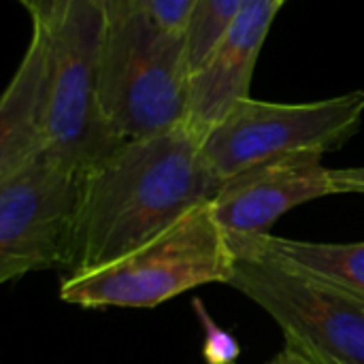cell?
<instances>
[{
    "label": "cell",
    "instance_id": "9a60e30c",
    "mask_svg": "<svg viewBox=\"0 0 364 364\" xmlns=\"http://www.w3.org/2000/svg\"><path fill=\"white\" fill-rule=\"evenodd\" d=\"M17 2L28 11L32 23H38V21L51 19L58 11H62L73 0H17ZM90 2H96L105 11V15H107V13H113V11H119V9L130 6L136 0H90Z\"/></svg>",
    "mask_w": 364,
    "mask_h": 364
},
{
    "label": "cell",
    "instance_id": "6da1fadb",
    "mask_svg": "<svg viewBox=\"0 0 364 364\" xmlns=\"http://www.w3.org/2000/svg\"><path fill=\"white\" fill-rule=\"evenodd\" d=\"M222 179L183 124L126 141L81 175L64 275L105 267L215 198Z\"/></svg>",
    "mask_w": 364,
    "mask_h": 364
},
{
    "label": "cell",
    "instance_id": "52a82bcc",
    "mask_svg": "<svg viewBox=\"0 0 364 364\" xmlns=\"http://www.w3.org/2000/svg\"><path fill=\"white\" fill-rule=\"evenodd\" d=\"M81 175L41 156L0 177V282L66 269Z\"/></svg>",
    "mask_w": 364,
    "mask_h": 364
},
{
    "label": "cell",
    "instance_id": "7c38bea8",
    "mask_svg": "<svg viewBox=\"0 0 364 364\" xmlns=\"http://www.w3.org/2000/svg\"><path fill=\"white\" fill-rule=\"evenodd\" d=\"M245 0H198L186 28V53L190 75L207 60Z\"/></svg>",
    "mask_w": 364,
    "mask_h": 364
},
{
    "label": "cell",
    "instance_id": "9c48e42d",
    "mask_svg": "<svg viewBox=\"0 0 364 364\" xmlns=\"http://www.w3.org/2000/svg\"><path fill=\"white\" fill-rule=\"evenodd\" d=\"M284 0H245L207 60L190 75L186 126L203 139L245 98L260 49Z\"/></svg>",
    "mask_w": 364,
    "mask_h": 364
},
{
    "label": "cell",
    "instance_id": "8fae6325",
    "mask_svg": "<svg viewBox=\"0 0 364 364\" xmlns=\"http://www.w3.org/2000/svg\"><path fill=\"white\" fill-rule=\"evenodd\" d=\"M235 254L264 256L301 273L328 282L364 301V241L358 243H314L275 237L271 232L256 237L228 239Z\"/></svg>",
    "mask_w": 364,
    "mask_h": 364
},
{
    "label": "cell",
    "instance_id": "5bb4252c",
    "mask_svg": "<svg viewBox=\"0 0 364 364\" xmlns=\"http://www.w3.org/2000/svg\"><path fill=\"white\" fill-rule=\"evenodd\" d=\"M147 15L168 32L186 34L198 0H139Z\"/></svg>",
    "mask_w": 364,
    "mask_h": 364
},
{
    "label": "cell",
    "instance_id": "d6986e66",
    "mask_svg": "<svg viewBox=\"0 0 364 364\" xmlns=\"http://www.w3.org/2000/svg\"><path fill=\"white\" fill-rule=\"evenodd\" d=\"M284 2H286V0H284Z\"/></svg>",
    "mask_w": 364,
    "mask_h": 364
},
{
    "label": "cell",
    "instance_id": "7a4b0ae2",
    "mask_svg": "<svg viewBox=\"0 0 364 364\" xmlns=\"http://www.w3.org/2000/svg\"><path fill=\"white\" fill-rule=\"evenodd\" d=\"M188 81L186 34L158 26L139 0L107 13L98 87L105 117L119 143L183 126Z\"/></svg>",
    "mask_w": 364,
    "mask_h": 364
},
{
    "label": "cell",
    "instance_id": "2e32d148",
    "mask_svg": "<svg viewBox=\"0 0 364 364\" xmlns=\"http://www.w3.org/2000/svg\"><path fill=\"white\" fill-rule=\"evenodd\" d=\"M333 179L339 194H364V166L333 168Z\"/></svg>",
    "mask_w": 364,
    "mask_h": 364
},
{
    "label": "cell",
    "instance_id": "e0dca14e",
    "mask_svg": "<svg viewBox=\"0 0 364 364\" xmlns=\"http://www.w3.org/2000/svg\"><path fill=\"white\" fill-rule=\"evenodd\" d=\"M269 364H318V360L309 356L305 350H301L299 346L286 341L284 350H279Z\"/></svg>",
    "mask_w": 364,
    "mask_h": 364
},
{
    "label": "cell",
    "instance_id": "ac0fdd59",
    "mask_svg": "<svg viewBox=\"0 0 364 364\" xmlns=\"http://www.w3.org/2000/svg\"><path fill=\"white\" fill-rule=\"evenodd\" d=\"M301 350H303V348H301ZM305 352H307V350H305ZM307 354H309V352H307ZM309 356H314V354H309ZM314 358L318 360V364H333V363H328V360H322V358H318V356H314Z\"/></svg>",
    "mask_w": 364,
    "mask_h": 364
},
{
    "label": "cell",
    "instance_id": "8992f818",
    "mask_svg": "<svg viewBox=\"0 0 364 364\" xmlns=\"http://www.w3.org/2000/svg\"><path fill=\"white\" fill-rule=\"evenodd\" d=\"M230 288L262 307L288 343L333 364H364V301L264 256L239 254Z\"/></svg>",
    "mask_w": 364,
    "mask_h": 364
},
{
    "label": "cell",
    "instance_id": "277c9868",
    "mask_svg": "<svg viewBox=\"0 0 364 364\" xmlns=\"http://www.w3.org/2000/svg\"><path fill=\"white\" fill-rule=\"evenodd\" d=\"M105 21L107 15L96 2L73 0L36 23L45 28L49 43L45 156L79 175L122 145L100 105Z\"/></svg>",
    "mask_w": 364,
    "mask_h": 364
},
{
    "label": "cell",
    "instance_id": "5b68a950",
    "mask_svg": "<svg viewBox=\"0 0 364 364\" xmlns=\"http://www.w3.org/2000/svg\"><path fill=\"white\" fill-rule=\"evenodd\" d=\"M363 117V90L299 105L250 96L203 139V154L224 181L269 160L335 151L360 130Z\"/></svg>",
    "mask_w": 364,
    "mask_h": 364
},
{
    "label": "cell",
    "instance_id": "30bf717a",
    "mask_svg": "<svg viewBox=\"0 0 364 364\" xmlns=\"http://www.w3.org/2000/svg\"><path fill=\"white\" fill-rule=\"evenodd\" d=\"M49 43L32 23L28 49L0 100V177L45 156Z\"/></svg>",
    "mask_w": 364,
    "mask_h": 364
},
{
    "label": "cell",
    "instance_id": "ba28073f",
    "mask_svg": "<svg viewBox=\"0 0 364 364\" xmlns=\"http://www.w3.org/2000/svg\"><path fill=\"white\" fill-rule=\"evenodd\" d=\"M339 194L320 154H296L256 164L222 181L209 203L228 239L267 235L294 207Z\"/></svg>",
    "mask_w": 364,
    "mask_h": 364
},
{
    "label": "cell",
    "instance_id": "4fadbf2b",
    "mask_svg": "<svg viewBox=\"0 0 364 364\" xmlns=\"http://www.w3.org/2000/svg\"><path fill=\"white\" fill-rule=\"evenodd\" d=\"M194 311L196 318L203 324L205 331V343H203V358L207 364H235L241 356V346L239 341L224 331L222 326L215 324V320L209 316L205 303L200 299H194Z\"/></svg>",
    "mask_w": 364,
    "mask_h": 364
},
{
    "label": "cell",
    "instance_id": "3957f363",
    "mask_svg": "<svg viewBox=\"0 0 364 364\" xmlns=\"http://www.w3.org/2000/svg\"><path fill=\"white\" fill-rule=\"evenodd\" d=\"M235 262L228 235L207 203L122 258L64 275L60 299L87 309H151L198 286L228 284Z\"/></svg>",
    "mask_w": 364,
    "mask_h": 364
}]
</instances>
